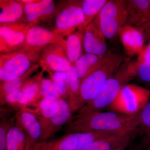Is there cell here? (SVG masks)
I'll return each instance as SVG.
<instances>
[{
    "mask_svg": "<svg viewBox=\"0 0 150 150\" xmlns=\"http://www.w3.org/2000/svg\"><path fill=\"white\" fill-rule=\"evenodd\" d=\"M40 66L44 71L67 72L71 66L64 49L56 43L49 44L40 53Z\"/></svg>",
    "mask_w": 150,
    "mask_h": 150,
    "instance_id": "30bf717a",
    "label": "cell"
},
{
    "mask_svg": "<svg viewBox=\"0 0 150 150\" xmlns=\"http://www.w3.org/2000/svg\"><path fill=\"white\" fill-rule=\"evenodd\" d=\"M67 101L72 112H78L79 110L80 81L74 64L71 65L67 72Z\"/></svg>",
    "mask_w": 150,
    "mask_h": 150,
    "instance_id": "7402d4cb",
    "label": "cell"
},
{
    "mask_svg": "<svg viewBox=\"0 0 150 150\" xmlns=\"http://www.w3.org/2000/svg\"><path fill=\"white\" fill-rule=\"evenodd\" d=\"M107 54V53H106ZM105 55L98 56L95 54H83L74 64L80 83L84 79L96 69L102 63Z\"/></svg>",
    "mask_w": 150,
    "mask_h": 150,
    "instance_id": "603a6c76",
    "label": "cell"
},
{
    "mask_svg": "<svg viewBox=\"0 0 150 150\" xmlns=\"http://www.w3.org/2000/svg\"><path fill=\"white\" fill-rule=\"evenodd\" d=\"M137 132L146 137L150 135V100L139 112V123Z\"/></svg>",
    "mask_w": 150,
    "mask_h": 150,
    "instance_id": "f546056e",
    "label": "cell"
},
{
    "mask_svg": "<svg viewBox=\"0 0 150 150\" xmlns=\"http://www.w3.org/2000/svg\"><path fill=\"white\" fill-rule=\"evenodd\" d=\"M25 4L19 1H0V23L23 21Z\"/></svg>",
    "mask_w": 150,
    "mask_h": 150,
    "instance_id": "44dd1931",
    "label": "cell"
},
{
    "mask_svg": "<svg viewBox=\"0 0 150 150\" xmlns=\"http://www.w3.org/2000/svg\"><path fill=\"white\" fill-rule=\"evenodd\" d=\"M19 1L23 3V4H28L38 2L40 1L39 0H21V1Z\"/></svg>",
    "mask_w": 150,
    "mask_h": 150,
    "instance_id": "d590c367",
    "label": "cell"
},
{
    "mask_svg": "<svg viewBox=\"0 0 150 150\" xmlns=\"http://www.w3.org/2000/svg\"><path fill=\"white\" fill-rule=\"evenodd\" d=\"M132 133H118L97 140L83 150H121L125 149L133 139Z\"/></svg>",
    "mask_w": 150,
    "mask_h": 150,
    "instance_id": "ffe728a7",
    "label": "cell"
},
{
    "mask_svg": "<svg viewBox=\"0 0 150 150\" xmlns=\"http://www.w3.org/2000/svg\"><path fill=\"white\" fill-rule=\"evenodd\" d=\"M14 124L11 119L3 117L0 123V150H6L7 137L11 127Z\"/></svg>",
    "mask_w": 150,
    "mask_h": 150,
    "instance_id": "4dcf8cb0",
    "label": "cell"
},
{
    "mask_svg": "<svg viewBox=\"0 0 150 150\" xmlns=\"http://www.w3.org/2000/svg\"><path fill=\"white\" fill-rule=\"evenodd\" d=\"M16 124L20 127L26 136L25 150H33L35 145L40 142L41 128L39 120L31 112L19 110L14 115Z\"/></svg>",
    "mask_w": 150,
    "mask_h": 150,
    "instance_id": "4fadbf2b",
    "label": "cell"
},
{
    "mask_svg": "<svg viewBox=\"0 0 150 150\" xmlns=\"http://www.w3.org/2000/svg\"><path fill=\"white\" fill-rule=\"evenodd\" d=\"M108 0H83L81 6L83 11V26L86 28L98 15Z\"/></svg>",
    "mask_w": 150,
    "mask_h": 150,
    "instance_id": "4316f807",
    "label": "cell"
},
{
    "mask_svg": "<svg viewBox=\"0 0 150 150\" xmlns=\"http://www.w3.org/2000/svg\"><path fill=\"white\" fill-rule=\"evenodd\" d=\"M142 147L144 148V150H150V135L145 137L144 142L142 143Z\"/></svg>",
    "mask_w": 150,
    "mask_h": 150,
    "instance_id": "e575fe53",
    "label": "cell"
},
{
    "mask_svg": "<svg viewBox=\"0 0 150 150\" xmlns=\"http://www.w3.org/2000/svg\"><path fill=\"white\" fill-rule=\"evenodd\" d=\"M126 150V149H124V150Z\"/></svg>",
    "mask_w": 150,
    "mask_h": 150,
    "instance_id": "74e56055",
    "label": "cell"
},
{
    "mask_svg": "<svg viewBox=\"0 0 150 150\" xmlns=\"http://www.w3.org/2000/svg\"><path fill=\"white\" fill-rule=\"evenodd\" d=\"M59 108L58 112L50 119H38L41 128L40 142L47 141L67 125L72 119V112L65 100H58Z\"/></svg>",
    "mask_w": 150,
    "mask_h": 150,
    "instance_id": "8fae6325",
    "label": "cell"
},
{
    "mask_svg": "<svg viewBox=\"0 0 150 150\" xmlns=\"http://www.w3.org/2000/svg\"><path fill=\"white\" fill-rule=\"evenodd\" d=\"M139 64L137 76L142 81L150 84V59Z\"/></svg>",
    "mask_w": 150,
    "mask_h": 150,
    "instance_id": "1f68e13d",
    "label": "cell"
},
{
    "mask_svg": "<svg viewBox=\"0 0 150 150\" xmlns=\"http://www.w3.org/2000/svg\"><path fill=\"white\" fill-rule=\"evenodd\" d=\"M50 78L53 82L54 86L58 92L61 95L62 98L67 101V72H56L47 70Z\"/></svg>",
    "mask_w": 150,
    "mask_h": 150,
    "instance_id": "83f0119b",
    "label": "cell"
},
{
    "mask_svg": "<svg viewBox=\"0 0 150 150\" xmlns=\"http://www.w3.org/2000/svg\"><path fill=\"white\" fill-rule=\"evenodd\" d=\"M126 25L138 28L150 20V0H126Z\"/></svg>",
    "mask_w": 150,
    "mask_h": 150,
    "instance_id": "d6986e66",
    "label": "cell"
},
{
    "mask_svg": "<svg viewBox=\"0 0 150 150\" xmlns=\"http://www.w3.org/2000/svg\"><path fill=\"white\" fill-rule=\"evenodd\" d=\"M55 28L57 34L83 26L84 16L81 1H69L56 10Z\"/></svg>",
    "mask_w": 150,
    "mask_h": 150,
    "instance_id": "ba28073f",
    "label": "cell"
},
{
    "mask_svg": "<svg viewBox=\"0 0 150 150\" xmlns=\"http://www.w3.org/2000/svg\"><path fill=\"white\" fill-rule=\"evenodd\" d=\"M137 60L129 59L105 83L96 96L78 111L77 116H83L102 111L108 107L118 96L121 88L138 75Z\"/></svg>",
    "mask_w": 150,
    "mask_h": 150,
    "instance_id": "7a4b0ae2",
    "label": "cell"
},
{
    "mask_svg": "<svg viewBox=\"0 0 150 150\" xmlns=\"http://www.w3.org/2000/svg\"><path fill=\"white\" fill-rule=\"evenodd\" d=\"M139 112L125 115L113 111H100L83 116L76 115L64 126V130L67 134L93 131L136 132L139 123Z\"/></svg>",
    "mask_w": 150,
    "mask_h": 150,
    "instance_id": "6da1fadb",
    "label": "cell"
},
{
    "mask_svg": "<svg viewBox=\"0 0 150 150\" xmlns=\"http://www.w3.org/2000/svg\"><path fill=\"white\" fill-rule=\"evenodd\" d=\"M40 91L42 98L58 100L62 98L51 79L42 77L40 81Z\"/></svg>",
    "mask_w": 150,
    "mask_h": 150,
    "instance_id": "f1b7e54d",
    "label": "cell"
},
{
    "mask_svg": "<svg viewBox=\"0 0 150 150\" xmlns=\"http://www.w3.org/2000/svg\"><path fill=\"white\" fill-rule=\"evenodd\" d=\"M118 35L128 56L139 55L144 48V38L138 28L126 25L120 29Z\"/></svg>",
    "mask_w": 150,
    "mask_h": 150,
    "instance_id": "e0dca14e",
    "label": "cell"
},
{
    "mask_svg": "<svg viewBox=\"0 0 150 150\" xmlns=\"http://www.w3.org/2000/svg\"><path fill=\"white\" fill-rule=\"evenodd\" d=\"M30 26L23 21L0 23V54H10L25 49L26 33Z\"/></svg>",
    "mask_w": 150,
    "mask_h": 150,
    "instance_id": "52a82bcc",
    "label": "cell"
},
{
    "mask_svg": "<svg viewBox=\"0 0 150 150\" xmlns=\"http://www.w3.org/2000/svg\"><path fill=\"white\" fill-rule=\"evenodd\" d=\"M26 144L25 133L15 123L8 134L6 150H25Z\"/></svg>",
    "mask_w": 150,
    "mask_h": 150,
    "instance_id": "484cf974",
    "label": "cell"
},
{
    "mask_svg": "<svg viewBox=\"0 0 150 150\" xmlns=\"http://www.w3.org/2000/svg\"><path fill=\"white\" fill-rule=\"evenodd\" d=\"M150 98V90L137 85L127 84L108 108L123 115H134L142 110Z\"/></svg>",
    "mask_w": 150,
    "mask_h": 150,
    "instance_id": "8992f818",
    "label": "cell"
},
{
    "mask_svg": "<svg viewBox=\"0 0 150 150\" xmlns=\"http://www.w3.org/2000/svg\"><path fill=\"white\" fill-rule=\"evenodd\" d=\"M57 33L38 25H31L28 30L25 49L41 51L45 46L55 43Z\"/></svg>",
    "mask_w": 150,
    "mask_h": 150,
    "instance_id": "9a60e30c",
    "label": "cell"
},
{
    "mask_svg": "<svg viewBox=\"0 0 150 150\" xmlns=\"http://www.w3.org/2000/svg\"><path fill=\"white\" fill-rule=\"evenodd\" d=\"M149 86H150V84H149Z\"/></svg>",
    "mask_w": 150,
    "mask_h": 150,
    "instance_id": "f35d334b",
    "label": "cell"
},
{
    "mask_svg": "<svg viewBox=\"0 0 150 150\" xmlns=\"http://www.w3.org/2000/svg\"><path fill=\"white\" fill-rule=\"evenodd\" d=\"M124 150V149H123V150Z\"/></svg>",
    "mask_w": 150,
    "mask_h": 150,
    "instance_id": "8d00e7d4",
    "label": "cell"
},
{
    "mask_svg": "<svg viewBox=\"0 0 150 150\" xmlns=\"http://www.w3.org/2000/svg\"><path fill=\"white\" fill-rule=\"evenodd\" d=\"M59 108L58 100L42 98L38 102L21 110L31 112L38 119L47 120L56 115Z\"/></svg>",
    "mask_w": 150,
    "mask_h": 150,
    "instance_id": "cb8c5ba5",
    "label": "cell"
},
{
    "mask_svg": "<svg viewBox=\"0 0 150 150\" xmlns=\"http://www.w3.org/2000/svg\"><path fill=\"white\" fill-rule=\"evenodd\" d=\"M86 28L83 26L57 34L55 43L64 49L72 65L83 55Z\"/></svg>",
    "mask_w": 150,
    "mask_h": 150,
    "instance_id": "7c38bea8",
    "label": "cell"
},
{
    "mask_svg": "<svg viewBox=\"0 0 150 150\" xmlns=\"http://www.w3.org/2000/svg\"><path fill=\"white\" fill-rule=\"evenodd\" d=\"M40 67L39 62L21 76L8 81L1 82L0 84V98L2 97L11 92L21 89L25 82L32 77V75Z\"/></svg>",
    "mask_w": 150,
    "mask_h": 150,
    "instance_id": "d4e9b609",
    "label": "cell"
},
{
    "mask_svg": "<svg viewBox=\"0 0 150 150\" xmlns=\"http://www.w3.org/2000/svg\"><path fill=\"white\" fill-rule=\"evenodd\" d=\"M41 51L23 49L10 54H0L1 83L24 75L40 62Z\"/></svg>",
    "mask_w": 150,
    "mask_h": 150,
    "instance_id": "277c9868",
    "label": "cell"
},
{
    "mask_svg": "<svg viewBox=\"0 0 150 150\" xmlns=\"http://www.w3.org/2000/svg\"><path fill=\"white\" fill-rule=\"evenodd\" d=\"M117 134L110 131H93L67 134L56 140V150H83L95 141Z\"/></svg>",
    "mask_w": 150,
    "mask_h": 150,
    "instance_id": "9c48e42d",
    "label": "cell"
},
{
    "mask_svg": "<svg viewBox=\"0 0 150 150\" xmlns=\"http://www.w3.org/2000/svg\"><path fill=\"white\" fill-rule=\"evenodd\" d=\"M56 6L51 0H40L33 4H25L23 21L31 25L47 21L55 16Z\"/></svg>",
    "mask_w": 150,
    "mask_h": 150,
    "instance_id": "5bb4252c",
    "label": "cell"
},
{
    "mask_svg": "<svg viewBox=\"0 0 150 150\" xmlns=\"http://www.w3.org/2000/svg\"><path fill=\"white\" fill-rule=\"evenodd\" d=\"M93 21L105 38L112 40L127 23L126 1L108 0Z\"/></svg>",
    "mask_w": 150,
    "mask_h": 150,
    "instance_id": "5b68a950",
    "label": "cell"
},
{
    "mask_svg": "<svg viewBox=\"0 0 150 150\" xmlns=\"http://www.w3.org/2000/svg\"><path fill=\"white\" fill-rule=\"evenodd\" d=\"M128 59L123 54L111 50L108 51L99 67L81 82L79 110L96 96L105 82Z\"/></svg>",
    "mask_w": 150,
    "mask_h": 150,
    "instance_id": "3957f363",
    "label": "cell"
},
{
    "mask_svg": "<svg viewBox=\"0 0 150 150\" xmlns=\"http://www.w3.org/2000/svg\"><path fill=\"white\" fill-rule=\"evenodd\" d=\"M138 28L142 32L145 40H147L149 43H150V20L145 23Z\"/></svg>",
    "mask_w": 150,
    "mask_h": 150,
    "instance_id": "836d02e7",
    "label": "cell"
},
{
    "mask_svg": "<svg viewBox=\"0 0 150 150\" xmlns=\"http://www.w3.org/2000/svg\"><path fill=\"white\" fill-rule=\"evenodd\" d=\"M45 71H42L25 82L21 89V94L16 108L21 110L42 99L40 91V83Z\"/></svg>",
    "mask_w": 150,
    "mask_h": 150,
    "instance_id": "ac0fdd59",
    "label": "cell"
},
{
    "mask_svg": "<svg viewBox=\"0 0 150 150\" xmlns=\"http://www.w3.org/2000/svg\"><path fill=\"white\" fill-rule=\"evenodd\" d=\"M83 48L86 53L98 56H103L108 51L106 38L93 21L86 28Z\"/></svg>",
    "mask_w": 150,
    "mask_h": 150,
    "instance_id": "2e32d148",
    "label": "cell"
},
{
    "mask_svg": "<svg viewBox=\"0 0 150 150\" xmlns=\"http://www.w3.org/2000/svg\"><path fill=\"white\" fill-rule=\"evenodd\" d=\"M149 59H150V43H149L147 46L144 47L139 54L137 61L139 64H140Z\"/></svg>",
    "mask_w": 150,
    "mask_h": 150,
    "instance_id": "d6a6232c",
    "label": "cell"
}]
</instances>
